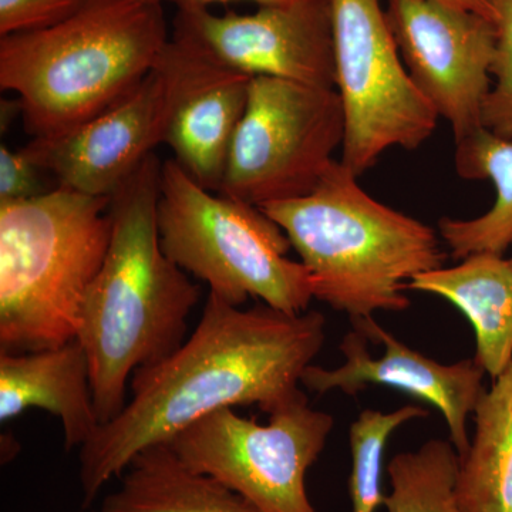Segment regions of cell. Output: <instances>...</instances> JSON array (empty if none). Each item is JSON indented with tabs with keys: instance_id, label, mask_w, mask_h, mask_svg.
Returning a JSON list of instances; mask_svg holds the SVG:
<instances>
[{
	"instance_id": "cell-1",
	"label": "cell",
	"mask_w": 512,
	"mask_h": 512,
	"mask_svg": "<svg viewBox=\"0 0 512 512\" xmlns=\"http://www.w3.org/2000/svg\"><path fill=\"white\" fill-rule=\"evenodd\" d=\"M325 342L326 318L318 311L291 315L265 303L242 309L210 292L190 338L136 370L123 412L80 447L83 507L138 453L201 417L235 406L272 414L292 402Z\"/></svg>"
},
{
	"instance_id": "cell-2",
	"label": "cell",
	"mask_w": 512,
	"mask_h": 512,
	"mask_svg": "<svg viewBox=\"0 0 512 512\" xmlns=\"http://www.w3.org/2000/svg\"><path fill=\"white\" fill-rule=\"evenodd\" d=\"M161 168L150 154L111 195L109 251L83 306L77 340L89 359L101 426L123 412L136 370L183 345L200 301V286L161 247Z\"/></svg>"
},
{
	"instance_id": "cell-3",
	"label": "cell",
	"mask_w": 512,
	"mask_h": 512,
	"mask_svg": "<svg viewBox=\"0 0 512 512\" xmlns=\"http://www.w3.org/2000/svg\"><path fill=\"white\" fill-rule=\"evenodd\" d=\"M168 42L161 0H89L53 28L0 37V87L33 138L63 136L126 99Z\"/></svg>"
},
{
	"instance_id": "cell-4",
	"label": "cell",
	"mask_w": 512,
	"mask_h": 512,
	"mask_svg": "<svg viewBox=\"0 0 512 512\" xmlns=\"http://www.w3.org/2000/svg\"><path fill=\"white\" fill-rule=\"evenodd\" d=\"M342 161L318 187L261 210L276 222L315 281V299L350 319L410 308L414 276L443 268L436 231L375 200Z\"/></svg>"
},
{
	"instance_id": "cell-5",
	"label": "cell",
	"mask_w": 512,
	"mask_h": 512,
	"mask_svg": "<svg viewBox=\"0 0 512 512\" xmlns=\"http://www.w3.org/2000/svg\"><path fill=\"white\" fill-rule=\"evenodd\" d=\"M111 198L56 187L0 204V352L77 339L111 239Z\"/></svg>"
},
{
	"instance_id": "cell-6",
	"label": "cell",
	"mask_w": 512,
	"mask_h": 512,
	"mask_svg": "<svg viewBox=\"0 0 512 512\" xmlns=\"http://www.w3.org/2000/svg\"><path fill=\"white\" fill-rule=\"evenodd\" d=\"M157 220L165 255L222 301L254 298L299 315L315 299L311 272L286 258L284 229L255 205L205 190L175 160L161 168Z\"/></svg>"
},
{
	"instance_id": "cell-7",
	"label": "cell",
	"mask_w": 512,
	"mask_h": 512,
	"mask_svg": "<svg viewBox=\"0 0 512 512\" xmlns=\"http://www.w3.org/2000/svg\"><path fill=\"white\" fill-rule=\"evenodd\" d=\"M345 140L336 89L252 77L218 194L265 207L311 194Z\"/></svg>"
},
{
	"instance_id": "cell-8",
	"label": "cell",
	"mask_w": 512,
	"mask_h": 512,
	"mask_svg": "<svg viewBox=\"0 0 512 512\" xmlns=\"http://www.w3.org/2000/svg\"><path fill=\"white\" fill-rule=\"evenodd\" d=\"M333 426V417L312 409L302 392L269 414L265 426L227 407L194 421L168 444L185 466L220 481L259 512H318L306 474Z\"/></svg>"
},
{
	"instance_id": "cell-9",
	"label": "cell",
	"mask_w": 512,
	"mask_h": 512,
	"mask_svg": "<svg viewBox=\"0 0 512 512\" xmlns=\"http://www.w3.org/2000/svg\"><path fill=\"white\" fill-rule=\"evenodd\" d=\"M332 18L345 113L340 161L360 177L390 148L426 143L440 117L407 72L380 0H332Z\"/></svg>"
},
{
	"instance_id": "cell-10",
	"label": "cell",
	"mask_w": 512,
	"mask_h": 512,
	"mask_svg": "<svg viewBox=\"0 0 512 512\" xmlns=\"http://www.w3.org/2000/svg\"><path fill=\"white\" fill-rule=\"evenodd\" d=\"M171 39L245 76L336 89L332 0L262 5L251 15L177 10Z\"/></svg>"
},
{
	"instance_id": "cell-11",
	"label": "cell",
	"mask_w": 512,
	"mask_h": 512,
	"mask_svg": "<svg viewBox=\"0 0 512 512\" xmlns=\"http://www.w3.org/2000/svg\"><path fill=\"white\" fill-rule=\"evenodd\" d=\"M384 12L413 83L453 128L456 143L483 128L493 20L437 0H387Z\"/></svg>"
},
{
	"instance_id": "cell-12",
	"label": "cell",
	"mask_w": 512,
	"mask_h": 512,
	"mask_svg": "<svg viewBox=\"0 0 512 512\" xmlns=\"http://www.w3.org/2000/svg\"><path fill=\"white\" fill-rule=\"evenodd\" d=\"M355 330L346 333L340 352L345 362L338 369L311 365L303 372L302 386L318 394L340 390L349 396L366 387L383 386L416 397L436 407L448 427L458 456L470 447L467 420L481 396L484 369L474 359L444 365L400 342L370 318L352 320Z\"/></svg>"
},
{
	"instance_id": "cell-13",
	"label": "cell",
	"mask_w": 512,
	"mask_h": 512,
	"mask_svg": "<svg viewBox=\"0 0 512 512\" xmlns=\"http://www.w3.org/2000/svg\"><path fill=\"white\" fill-rule=\"evenodd\" d=\"M170 117V90L157 64L126 99L55 138H33L22 151L57 187L111 198L158 144Z\"/></svg>"
},
{
	"instance_id": "cell-14",
	"label": "cell",
	"mask_w": 512,
	"mask_h": 512,
	"mask_svg": "<svg viewBox=\"0 0 512 512\" xmlns=\"http://www.w3.org/2000/svg\"><path fill=\"white\" fill-rule=\"evenodd\" d=\"M156 64L170 90L164 143L195 183L220 192L252 77L225 69L173 39Z\"/></svg>"
},
{
	"instance_id": "cell-15",
	"label": "cell",
	"mask_w": 512,
	"mask_h": 512,
	"mask_svg": "<svg viewBox=\"0 0 512 512\" xmlns=\"http://www.w3.org/2000/svg\"><path fill=\"white\" fill-rule=\"evenodd\" d=\"M29 409L60 420L67 451L83 447L100 429L90 363L79 340L39 352H0V420L8 423Z\"/></svg>"
},
{
	"instance_id": "cell-16",
	"label": "cell",
	"mask_w": 512,
	"mask_h": 512,
	"mask_svg": "<svg viewBox=\"0 0 512 512\" xmlns=\"http://www.w3.org/2000/svg\"><path fill=\"white\" fill-rule=\"evenodd\" d=\"M407 291L431 293L463 313L476 333L474 360L497 379L512 363V262L478 252L451 268L414 276Z\"/></svg>"
},
{
	"instance_id": "cell-17",
	"label": "cell",
	"mask_w": 512,
	"mask_h": 512,
	"mask_svg": "<svg viewBox=\"0 0 512 512\" xmlns=\"http://www.w3.org/2000/svg\"><path fill=\"white\" fill-rule=\"evenodd\" d=\"M101 512H259L215 478L185 466L168 443L138 453Z\"/></svg>"
},
{
	"instance_id": "cell-18",
	"label": "cell",
	"mask_w": 512,
	"mask_h": 512,
	"mask_svg": "<svg viewBox=\"0 0 512 512\" xmlns=\"http://www.w3.org/2000/svg\"><path fill=\"white\" fill-rule=\"evenodd\" d=\"M473 440L456 481L463 512H512V363L474 410Z\"/></svg>"
},
{
	"instance_id": "cell-19",
	"label": "cell",
	"mask_w": 512,
	"mask_h": 512,
	"mask_svg": "<svg viewBox=\"0 0 512 512\" xmlns=\"http://www.w3.org/2000/svg\"><path fill=\"white\" fill-rule=\"evenodd\" d=\"M456 144L458 175L466 180H490L495 201L490 211L473 220H440L441 238L451 256L460 261L478 252L503 255L512 244V140L483 127Z\"/></svg>"
},
{
	"instance_id": "cell-20",
	"label": "cell",
	"mask_w": 512,
	"mask_h": 512,
	"mask_svg": "<svg viewBox=\"0 0 512 512\" xmlns=\"http://www.w3.org/2000/svg\"><path fill=\"white\" fill-rule=\"evenodd\" d=\"M458 464L456 447L444 440H430L419 450L394 456L387 467V512H463L456 494Z\"/></svg>"
},
{
	"instance_id": "cell-21",
	"label": "cell",
	"mask_w": 512,
	"mask_h": 512,
	"mask_svg": "<svg viewBox=\"0 0 512 512\" xmlns=\"http://www.w3.org/2000/svg\"><path fill=\"white\" fill-rule=\"evenodd\" d=\"M427 416L426 409L409 404L390 413L366 409L353 421L349 430L352 512H376L383 505L382 470L387 441L402 424Z\"/></svg>"
},
{
	"instance_id": "cell-22",
	"label": "cell",
	"mask_w": 512,
	"mask_h": 512,
	"mask_svg": "<svg viewBox=\"0 0 512 512\" xmlns=\"http://www.w3.org/2000/svg\"><path fill=\"white\" fill-rule=\"evenodd\" d=\"M495 10V53L491 76L495 86L483 107V126L512 140V0H490Z\"/></svg>"
},
{
	"instance_id": "cell-23",
	"label": "cell",
	"mask_w": 512,
	"mask_h": 512,
	"mask_svg": "<svg viewBox=\"0 0 512 512\" xmlns=\"http://www.w3.org/2000/svg\"><path fill=\"white\" fill-rule=\"evenodd\" d=\"M89 0H0V37L36 32L66 22Z\"/></svg>"
},
{
	"instance_id": "cell-24",
	"label": "cell",
	"mask_w": 512,
	"mask_h": 512,
	"mask_svg": "<svg viewBox=\"0 0 512 512\" xmlns=\"http://www.w3.org/2000/svg\"><path fill=\"white\" fill-rule=\"evenodd\" d=\"M43 174L22 150L0 147V204L32 200L49 192Z\"/></svg>"
},
{
	"instance_id": "cell-25",
	"label": "cell",
	"mask_w": 512,
	"mask_h": 512,
	"mask_svg": "<svg viewBox=\"0 0 512 512\" xmlns=\"http://www.w3.org/2000/svg\"><path fill=\"white\" fill-rule=\"evenodd\" d=\"M437 2L450 6V8L477 13V15L493 20V22L495 20V10L491 6L490 0H437Z\"/></svg>"
},
{
	"instance_id": "cell-26",
	"label": "cell",
	"mask_w": 512,
	"mask_h": 512,
	"mask_svg": "<svg viewBox=\"0 0 512 512\" xmlns=\"http://www.w3.org/2000/svg\"><path fill=\"white\" fill-rule=\"evenodd\" d=\"M161 2H168L174 5L177 10H190V9H208L212 3H228L237 2V0H161ZM249 2L258 3L262 5H276V3H289L295 0H249Z\"/></svg>"
},
{
	"instance_id": "cell-27",
	"label": "cell",
	"mask_w": 512,
	"mask_h": 512,
	"mask_svg": "<svg viewBox=\"0 0 512 512\" xmlns=\"http://www.w3.org/2000/svg\"><path fill=\"white\" fill-rule=\"evenodd\" d=\"M511 262H512V258H511Z\"/></svg>"
},
{
	"instance_id": "cell-28",
	"label": "cell",
	"mask_w": 512,
	"mask_h": 512,
	"mask_svg": "<svg viewBox=\"0 0 512 512\" xmlns=\"http://www.w3.org/2000/svg\"><path fill=\"white\" fill-rule=\"evenodd\" d=\"M101 512V511H100Z\"/></svg>"
}]
</instances>
